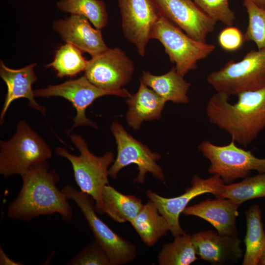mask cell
Segmentation results:
<instances>
[{"mask_svg": "<svg viewBox=\"0 0 265 265\" xmlns=\"http://www.w3.org/2000/svg\"><path fill=\"white\" fill-rule=\"evenodd\" d=\"M21 177L22 188L7 209L9 218L28 221L40 215L56 213L64 221L71 220L72 207L56 186L59 176L55 170H49L47 161L33 166Z\"/></svg>", "mask_w": 265, "mask_h": 265, "instance_id": "6da1fadb", "label": "cell"}, {"mask_svg": "<svg viewBox=\"0 0 265 265\" xmlns=\"http://www.w3.org/2000/svg\"><path fill=\"white\" fill-rule=\"evenodd\" d=\"M0 265H21L22 263L16 262L10 259L0 247Z\"/></svg>", "mask_w": 265, "mask_h": 265, "instance_id": "1f68e13d", "label": "cell"}, {"mask_svg": "<svg viewBox=\"0 0 265 265\" xmlns=\"http://www.w3.org/2000/svg\"><path fill=\"white\" fill-rule=\"evenodd\" d=\"M151 39L161 43L177 72L183 77L215 50L213 45L192 38L161 14L153 26Z\"/></svg>", "mask_w": 265, "mask_h": 265, "instance_id": "52a82bcc", "label": "cell"}, {"mask_svg": "<svg viewBox=\"0 0 265 265\" xmlns=\"http://www.w3.org/2000/svg\"><path fill=\"white\" fill-rule=\"evenodd\" d=\"M191 184V186L187 188L185 193L175 197H164L149 189L146 192L147 197L154 203L159 212L167 221L169 231L174 237L186 233L180 225L179 217L189 202L194 198L207 193L212 194L216 198L221 192L224 184L217 174L208 179H203L195 174Z\"/></svg>", "mask_w": 265, "mask_h": 265, "instance_id": "7c38bea8", "label": "cell"}, {"mask_svg": "<svg viewBox=\"0 0 265 265\" xmlns=\"http://www.w3.org/2000/svg\"><path fill=\"white\" fill-rule=\"evenodd\" d=\"M68 200L81 210L95 239L108 257L111 265H123L136 257V246L114 232L97 215L95 201L89 194L78 191L70 185L61 189Z\"/></svg>", "mask_w": 265, "mask_h": 265, "instance_id": "8992f818", "label": "cell"}, {"mask_svg": "<svg viewBox=\"0 0 265 265\" xmlns=\"http://www.w3.org/2000/svg\"><path fill=\"white\" fill-rule=\"evenodd\" d=\"M258 6L259 7L265 9V0H249Z\"/></svg>", "mask_w": 265, "mask_h": 265, "instance_id": "d6a6232c", "label": "cell"}, {"mask_svg": "<svg viewBox=\"0 0 265 265\" xmlns=\"http://www.w3.org/2000/svg\"><path fill=\"white\" fill-rule=\"evenodd\" d=\"M237 96L233 104L215 93L208 101L206 114L209 121L228 133L232 140L247 146L265 128V88Z\"/></svg>", "mask_w": 265, "mask_h": 265, "instance_id": "7a4b0ae2", "label": "cell"}, {"mask_svg": "<svg viewBox=\"0 0 265 265\" xmlns=\"http://www.w3.org/2000/svg\"><path fill=\"white\" fill-rule=\"evenodd\" d=\"M130 223L143 242L149 247L154 246L169 231L167 221L150 200L143 205L136 216Z\"/></svg>", "mask_w": 265, "mask_h": 265, "instance_id": "44dd1931", "label": "cell"}, {"mask_svg": "<svg viewBox=\"0 0 265 265\" xmlns=\"http://www.w3.org/2000/svg\"><path fill=\"white\" fill-rule=\"evenodd\" d=\"M110 130L115 138L117 149L116 159L108 171L110 178L116 179L121 169L133 163L137 165L138 170L134 182L144 184L145 175L148 172L158 180L165 182L163 170L157 163V161L161 158L159 154L152 152L147 145L135 139L116 121L112 122Z\"/></svg>", "mask_w": 265, "mask_h": 265, "instance_id": "9c48e42d", "label": "cell"}, {"mask_svg": "<svg viewBox=\"0 0 265 265\" xmlns=\"http://www.w3.org/2000/svg\"><path fill=\"white\" fill-rule=\"evenodd\" d=\"M71 141L79 151L80 155L69 153L62 147H57L55 153L68 159L71 163L74 178L80 191L90 195L94 200L98 214L104 213L103 192L109 184L108 167L114 161V155L107 152L102 156H97L89 150L84 139L79 134L69 135Z\"/></svg>", "mask_w": 265, "mask_h": 265, "instance_id": "3957f363", "label": "cell"}, {"mask_svg": "<svg viewBox=\"0 0 265 265\" xmlns=\"http://www.w3.org/2000/svg\"><path fill=\"white\" fill-rule=\"evenodd\" d=\"M126 103L129 106L126 115L128 125L137 130L142 122L159 119L166 102L140 80L138 91L131 94Z\"/></svg>", "mask_w": 265, "mask_h": 265, "instance_id": "d6986e66", "label": "cell"}, {"mask_svg": "<svg viewBox=\"0 0 265 265\" xmlns=\"http://www.w3.org/2000/svg\"><path fill=\"white\" fill-rule=\"evenodd\" d=\"M198 150L211 164L208 172L217 174L225 185L233 183L238 178L249 176L252 170L265 173V158L255 157L250 151L237 146L232 140L227 145L218 146L209 140H203Z\"/></svg>", "mask_w": 265, "mask_h": 265, "instance_id": "ba28073f", "label": "cell"}, {"mask_svg": "<svg viewBox=\"0 0 265 265\" xmlns=\"http://www.w3.org/2000/svg\"><path fill=\"white\" fill-rule=\"evenodd\" d=\"M191 239L196 255L212 265H234L242 258V241L238 237L209 230L194 234Z\"/></svg>", "mask_w": 265, "mask_h": 265, "instance_id": "9a60e30c", "label": "cell"}, {"mask_svg": "<svg viewBox=\"0 0 265 265\" xmlns=\"http://www.w3.org/2000/svg\"><path fill=\"white\" fill-rule=\"evenodd\" d=\"M133 61L121 49L108 48L87 60L84 76L101 89L118 91L132 80Z\"/></svg>", "mask_w": 265, "mask_h": 265, "instance_id": "8fae6325", "label": "cell"}, {"mask_svg": "<svg viewBox=\"0 0 265 265\" xmlns=\"http://www.w3.org/2000/svg\"><path fill=\"white\" fill-rule=\"evenodd\" d=\"M246 233L244 242L245 251L242 265H258L265 250V231L258 205H254L245 212Z\"/></svg>", "mask_w": 265, "mask_h": 265, "instance_id": "7402d4cb", "label": "cell"}, {"mask_svg": "<svg viewBox=\"0 0 265 265\" xmlns=\"http://www.w3.org/2000/svg\"><path fill=\"white\" fill-rule=\"evenodd\" d=\"M239 207V205L228 198L207 199L186 207L182 213L206 220L213 226L219 234L238 237L236 219Z\"/></svg>", "mask_w": 265, "mask_h": 265, "instance_id": "ac0fdd59", "label": "cell"}, {"mask_svg": "<svg viewBox=\"0 0 265 265\" xmlns=\"http://www.w3.org/2000/svg\"><path fill=\"white\" fill-rule=\"evenodd\" d=\"M87 60L80 50L70 43H66L56 52L53 60L47 66L52 67L58 77H71L84 71Z\"/></svg>", "mask_w": 265, "mask_h": 265, "instance_id": "4316f807", "label": "cell"}, {"mask_svg": "<svg viewBox=\"0 0 265 265\" xmlns=\"http://www.w3.org/2000/svg\"><path fill=\"white\" fill-rule=\"evenodd\" d=\"M33 93L35 97H61L72 103L76 110V115L73 118L72 127L66 132L67 134H70L75 128L80 126L98 128L96 124L86 115L87 108L97 99L109 95L128 98L131 95L123 88L118 91H109L99 88L84 75L77 79L34 90Z\"/></svg>", "mask_w": 265, "mask_h": 265, "instance_id": "30bf717a", "label": "cell"}, {"mask_svg": "<svg viewBox=\"0 0 265 265\" xmlns=\"http://www.w3.org/2000/svg\"><path fill=\"white\" fill-rule=\"evenodd\" d=\"M218 40L220 47L229 52L239 49L245 41L241 31L232 26L224 28L219 33Z\"/></svg>", "mask_w": 265, "mask_h": 265, "instance_id": "4dcf8cb0", "label": "cell"}, {"mask_svg": "<svg viewBox=\"0 0 265 265\" xmlns=\"http://www.w3.org/2000/svg\"><path fill=\"white\" fill-rule=\"evenodd\" d=\"M244 6L248 16V24L244 39L252 41L258 49L265 48V9L261 8L249 0H244Z\"/></svg>", "mask_w": 265, "mask_h": 265, "instance_id": "83f0119b", "label": "cell"}, {"mask_svg": "<svg viewBox=\"0 0 265 265\" xmlns=\"http://www.w3.org/2000/svg\"><path fill=\"white\" fill-rule=\"evenodd\" d=\"M191 236L186 233L164 244L158 255L159 265H189L198 259Z\"/></svg>", "mask_w": 265, "mask_h": 265, "instance_id": "cb8c5ba5", "label": "cell"}, {"mask_svg": "<svg viewBox=\"0 0 265 265\" xmlns=\"http://www.w3.org/2000/svg\"><path fill=\"white\" fill-rule=\"evenodd\" d=\"M196 5L211 18L232 26L236 19L235 13L229 7L228 0H193Z\"/></svg>", "mask_w": 265, "mask_h": 265, "instance_id": "f1b7e54d", "label": "cell"}, {"mask_svg": "<svg viewBox=\"0 0 265 265\" xmlns=\"http://www.w3.org/2000/svg\"><path fill=\"white\" fill-rule=\"evenodd\" d=\"M61 11L86 17L96 28L107 24L108 15L105 2L101 0H61L57 2Z\"/></svg>", "mask_w": 265, "mask_h": 265, "instance_id": "484cf974", "label": "cell"}, {"mask_svg": "<svg viewBox=\"0 0 265 265\" xmlns=\"http://www.w3.org/2000/svg\"><path fill=\"white\" fill-rule=\"evenodd\" d=\"M125 38L144 57L155 23L160 15L152 0H117Z\"/></svg>", "mask_w": 265, "mask_h": 265, "instance_id": "4fadbf2b", "label": "cell"}, {"mask_svg": "<svg viewBox=\"0 0 265 265\" xmlns=\"http://www.w3.org/2000/svg\"><path fill=\"white\" fill-rule=\"evenodd\" d=\"M265 197V173L248 176L237 183L224 184L216 198H228L239 206L255 198Z\"/></svg>", "mask_w": 265, "mask_h": 265, "instance_id": "d4e9b609", "label": "cell"}, {"mask_svg": "<svg viewBox=\"0 0 265 265\" xmlns=\"http://www.w3.org/2000/svg\"><path fill=\"white\" fill-rule=\"evenodd\" d=\"M259 265H265V250L260 259L259 263Z\"/></svg>", "mask_w": 265, "mask_h": 265, "instance_id": "836d02e7", "label": "cell"}, {"mask_svg": "<svg viewBox=\"0 0 265 265\" xmlns=\"http://www.w3.org/2000/svg\"><path fill=\"white\" fill-rule=\"evenodd\" d=\"M216 93L229 99L245 91L265 88V48L252 50L239 61L230 60L207 77Z\"/></svg>", "mask_w": 265, "mask_h": 265, "instance_id": "5b68a950", "label": "cell"}, {"mask_svg": "<svg viewBox=\"0 0 265 265\" xmlns=\"http://www.w3.org/2000/svg\"><path fill=\"white\" fill-rule=\"evenodd\" d=\"M36 65V63H32L15 69L8 67L2 60L0 61V76L7 86V93L0 115V125L3 124L4 116L11 103L20 98L27 99L30 107L46 116V109L36 102L32 88V84L37 80L34 72Z\"/></svg>", "mask_w": 265, "mask_h": 265, "instance_id": "e0dca14e", "label": "cell"}, {"mask_svg": "<svg viewBox=\"0 0 265 265\" xmlns=\"http://www.w3.org/2000/svg\"><path fill=\"white\" fill-rule=\"evenodd\" d=\"M160 13L192 38L206 42L216 22L191 0H152Z\"/></svg>", "mask_w": 265, "mask_h": 265, "instance_id": "5bb4252c", "label": "cell"}, {"mask_svg": "<svg viewBox=\"0 0 265 265\" xmlns=\"http://www.w3.org/2000/svg\"><path fill=\"white\" fill-rule=\"evenodd\" d=\"M52 151L43 138L24 120L19 121L13 136L0 141V174L21 177L30 168L50 159Z\"/></svg>", "mask_w": 265, "mask_h": 265, "instance_id": "277c9868", "label": "cell"}, {"mask_svg": "<svg viewBox=\"0 0 265 265\" xmlns=\"http://www.w3.org/2000/svg\"><path fill=\"white\" fill-rule=\"evenodd\" d=\"M103 201L104 213L121 223L132 221L143 205L139 198L124 194L109 184L104 188Z\"/></svg>", "mask_w": 265, "mask_h": 265, "instance_id": "603a6c76", "label": "cell"}, {"mask_svg": "<svg viewBox=\"0 0 265 265\" xmlns=\"http://www.w3.org/2000/svg\"><path fill=\"white\" fill-rule=\"evenodd\" d=\"M143 83L153 89L166 102L186 104L189 102L187 92L190 86L184 77L173 66L167 73L159 76L143 71L139 79Z\"/></svg>", "mask_w": 265, "mask_h": 265, "instance_id": "ffe728a7", "label": "cell"}, {"mask_svg": "<svg viewBox=\"0 0 265 265\" xmlns=\"http://www.w3.org/2000/svg\"><path fill=\"white\" fill-rule=\"evenodd\" d=\"M67 265H111L106 254L95 239L71 259Z\"/></svg>", "mask_w": 265, "mask_h": 265, "instance_id": "f546056e", "label": "cell"}, {"mask_svg": "<svg viewBox=\"0 0 265 265\" xmlns=\"http://www.w3.org/2000/svg\"><path fill=\"white\" fill-rule=\"evenodd\" d=\"M85 17L71 14L65 19L53 22V29L67 43H70L91 56L106 50L100 29L94 28Z\"/></svg>", "mask_w": 265, "mask_h": 265, "instance_id": "2e32d148", "label": "cell"}]
</instances>
